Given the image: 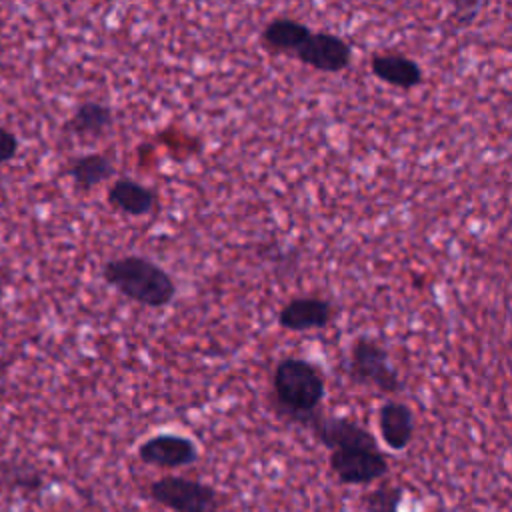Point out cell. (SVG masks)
Here are the masks:
<instances>
[{"mask_svg":"<svg viewBox=\"0 0 512 512\" xmlns=\"http://www.w3.org/2000/svg\"><path fill=\"white\" fill-rule=\"evenodd\" d=\"M332 320V304L324 298L302 296L286 302L278 314V324L290 332H306L328 326Z\"/></svg>","mask_w":512,"mask_h":512,"instance_id":"cell-9","label":"cell"},{"mask_svg":"<svg viewBox=\"0 0 512 512\" xmlns=\"http://www.w3.org/2000/svg\"><path fill=\"white\" fill-rule=\"evenodd\" d=\"M294 58L314 70L336 74L350 66L352 62V46L340 38L338 34L318 30L310 32L304 44L296 50Z\"/></svg>","mask_w":512,"mask_h":512,"instance_id":"cell-6","label":"cell"},{"mask_svg":"<svg viewBox=\"0 0 512 512\" xmlns=\"http://www.w3.org/2000/svg\"><path fill=\"white\" fill-rule=\"evenodd\" d=\"M402 500V488L394 484H382L362 496L366 512H398Z\"/></svg>","mask_w":512,"mask_h":512,"instance_id":"cell-16","label":"cell"},{"mask_svg":"<svg viewBox=\"0 0 512 512\" xmlns=\"http://www.w3.org/2000/svg\"><path fill=\"white\" fill-rule=\"evenodd\" d=\"M14 484L16 486H24V488H30V490H36L42 486V478L36 470H26V468H16L14 470Z\"/></svg>","mask_w":512,"mask_h":512,"instance_id":"cell-18","label":"cell"},{"mask_svg":"<svg viewBox=\"0 0 512 512\" xmlns=\"http://www.w3.org/2000/svg\"><path fill=\"white\" fill-rule=\"evenodd\" d=\"M114 122V114L112 108L94 100L82 102L74 116L64 124V130L76 134V136H88V138H96L102 136Z\"/></svg>","mask_w":512,"mask_h":512,"instance_id":"cell-14","label":"cell"},{"mask_svg":"<svg viewBox=\"0 0 512 512\" xmlns=\"http://www.w3.org/2000/svg\"><path fill=\"white\" fill-rule=\"evenodd\" d=\"M114 164L104 154H84L70 162L68 176L72 178L74 186L82 192H88L114 176Z\"/></svg>","mask_w":512,"mask_h":512,"instance_id":"cell-15","label":"cell"},{"mask_svg":"<svg viewBox=\"0 0 512 512\" xmlns=\"http://www.w3.org/2000/svg\"><path fill=\"white\" fill-rule=\"evenodd\" d=\"M138 456L144 464L158 468H182L198 458L196 444L180 434H156L144 440L138 448Z\"/></svg>","mask_w":512,"mask_h":512,"instance_id":"cell-8","label":"cell"},{"mask_svg":"<svg viewBox=\"0 0 512 512\" xmlns=\"http://www.w3.org/2000/svg\"><path fill=\"white\" fill-rule=\"evenodd\" d=\"M370 70L378 80L402 90H410L422 82L420 64L404 54H374Z\"/></svg>","mask_w":512,"mask_h":512,"instance_id":"cell-11","label":"cell"},{"mask_svg":"<svg viewBox=\"0 0 512 512\" xmlns=\"http://www.w3.org/2000/svg\"><path fill=\"white\" fill-rule=\"evenodd\" d=\"M150 496L160 506L172 512H218L220 496L218 492L204 482L182 478V476H164L150 484Z\"/></svg>","mask_w":512,"mask_h":512,"instance_id":"cell-4","label":"cell"},{"mask_svg":"<svg viewBox=\"0 0 512 512\" xmlns=\"http://www.w3.org/2000/svg\"><path fill=\"white\" fill-rule=\"evenodd\" d=\"M18 152V140L16 136L0 126V164L10 162Z\"/></svg>","mask_w":512,"mask_h":512,"instance_id":"cell-17","label":"cell"},{"mask_svg":"<svg viewBox=\"0 0 512 512\" xmlns=\"http://www.w3.org/2000/svg\"><path fill=\"white\" fill-rule=\"evenodd\" d=\"M310 26L294 18H274L260 32V42L272 54L294 56L296 50L310 36Z\"/></svg>","mask_w":512,"mask_h":512,"instance_id":"cell-13","label":"cell"},{"mask_svg":"<svg viewBox=\"0 0 512 512\" xmlns=\"http://www.w3.org/2000/svg\"><path fill=\"white\" fill-rule=\"evenodd\" d=\"M156 202V192L132 178H120L108 188V204L128 216H146L156 208Z\"/></svg>","mask_w":512,"mask_h":512,"instance_id":"cell-12","label":"cell"},{"mask_svg":"<svg viewBox=\"0 0 512 512\" xmlns=\"http://www.w3.org/2000/svg\"><path fill=\"white\" fill-rule=\"evenodd\" d=\"M330 468L342 484H372L388 472V460L380 448H344L330 452Z\"/></svg>","mask_w":512,"mask_h":512,"instance_id":"cell-5","label":"cell"},{"mask_svg":"<svg viewBox=\"0 0 512 512\" xmlns=\"http://www.w3.org/2000/svg\"><path fill=\"white\" fill-rule=\"evenodd\" d=\"M4 284V278H2V268H0V286Z\"/></svg>","mask_w":512,"mask_h":512,"instance_id":"cell-19","label":"cell"},{"mask_svg":"<svg viewBox=\"0 0 512 512\" xmlns=\"http://www.w3.org/2000/svg\"><path fill=\"white\" fill-rule=\"evenodd\" d=\"M378 426L382 440L392 450H404L414 438V414L404 402H384L378 410Z\"/></svg>","mask_w":512,"mask_h":512,"instance_id":"cell-10","label":"cell"},{"mask_svg":"<svg viewBox=\"0 0 512 512\" xmlns=\"http://www.w3.org/2000/svg\"><path fill=\"white\" fill-rule=\"evenodd\" d=\"M346 368L352 382L372 386L384 394H396L404 388L388 350L368 336H358L352 342Z\"/></svg>","mask_w":512,"mask_h":512,"instance_id":"cell-3","label":"cell"},{"mask_svg":"<svg viewBox=\"0 0 512 512\" xmlns=\"http://www.w3.org/2000/svg\"><path fill=\"white\" fill-rule=\"evenodd\" d=\"M102 278L116 292L146 308L168 306L176 296L172 276L140 254L108 260L102 268Z\"/></svg>","mask_w":512,"mask_h":512,"instance_id":"cell-2","label":"cell"},{"mask_svg":"<svg viewBox=\"0 0 512 512\" xmlns=\"http://www.w3.org/2000/svg\"><path fill=\"white\" fill-rule=\"evenodd\" d=\"M274 408L284 418L308 426L320 412L326 394L322 372L308 360L286 356L272 374Z\"/></svg>","mask_w":512,"mask_h":512,"instance_id":"cell-1","label":"cell"},{"mask_svg":"<svg viewBox=\"0 0 512 512\" xmlns=\"http://www.w3.org/2000/svg\"><path fill=\"white\" fill-rule=\"evenodd\" d=\"M306 428H310L318 442L330 448V452L344 448H378L372 432L350 418L318 414Z\"/></svg>","mask_w":512,"mask_h":512,"instance_id":"cell-7","label":"cell"}]
</instances>
